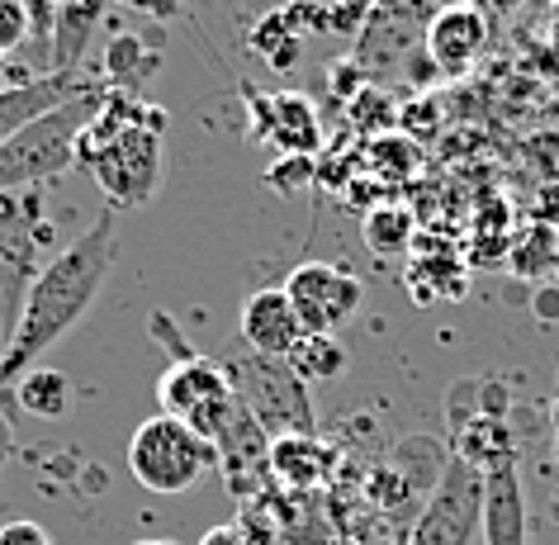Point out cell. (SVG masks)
Wrapping results in <instances>:
<instances>
[{"label":"cell","mask_w":559,"mask_h":545,"mask_svg":"<svg viewBox=\"0 0 559 545\" xmlns=\"http://www.w3.org/2000/svg\"><path fill=\"white\" fill-rule=\"evenodd\" d=\"M115 209H105L81 237H72L48 265H38V275L29 281L24 295L20 323L5 342L0 356V394L20 380L24 370H34L67 332H72L86 309L100 299V289L109 281V265H115Z\"/></svg>","instance_id":"1"},{"label":"cell","mask_w":559,"mask_h":545,"mask_svg":"<svg viewBox=\"0 0 559 545\" xmlns=\"http://www.w3.org/2000/svg\"><path fill=\"white\" fill-rule=\"evenodd\" d=\"M166 115L133 91H105L81 133L76 166L105 190L109 209H143L162 186Z\"/></svg>","instance_id":"2"},{"label":"cell","mask_w":559,"mask_h":545,"mask_svg":"<svg viewBox=\"0 0 559 545\" xmlns=\"http://www.w3.org/2000/svg\"><path fill=\"white\" fill-rule=\"evenodd\" d=\"M152 332L171 346V366H166L162 384H157L162 413L176 417V423H186L190 431H200V437L214 446V437L237 413V394H233L228 370H223V360H214V356L190 352L186 337L171 332V318L166 313H152Z\"/></svg>","instance_id":"3"},{"label":"cell","mask_w":559,"mask_h":545,"mask_svg":"<svg viewBox=\"0 0 559 545\" xmlns=\"http://www.w3.org/2000/svg\"><path fill=\"white\" fill-rule=\"evenodd\" d=\"M100 95H76L48 115H38L29 129H20L10 143H0V194H15V190H34L38 180L67 176L76 166V147L86 123L100 109Z\"/></svg>","instance_id":"4"},{"label":"cell","mask_w":559,"mask_h":545,"mask_svg":"<svg viewBox=\"0 0 559 545\" xmlns=\"http://www.w3.org/2000/svg\"><path fill=\"white\" fill-rule=\"evenodd\" d=\"M129 474L147 494H186L204 474H218V455L200 431L157 413L129 437Z\"/></svg>","instance_id":"5"},{"label":"cell","mask_w":559,"mask_h":545,"mask_svg":"<svg viewBox=\"0 0 559 545\" xmlns=\"http://www.w3.org/2000/svg\"><path fill=\"white\" fill-rule=\"evenodd\" d=\"M233 380L237 403L257 417L265 437H299L313 431V408H309V384L289 370V360L271 356H242V360H223Z\"/></svg>","instance_id":"6"},{"label":"cell","mask_w":559,"mask_h":545,"mask_svg":"<svg viewBox=\"0 0 559 545\" xmlns=\"http://www.w3.org/2000/svg\"><path fill=\"white\" fill-rule=\"evenodd\" d=\"M479 522H484V474L465 465L460 455H445L403 545H469L479 536Z\"/></svg>","instance_id":"7"},{"label":"cell","mask_w":559,"mask_h":545,"mask_svg":"<svg viewBox=\"0 0 559 545\" xmlns=\"http://www.w3.org/2000/svg\"><path fill=\"white\" fill-rule=\"evenodd\" d=\"M280 289L289 295V309H295V318L304 323L309 337H332V332L346 328L366 309V285H360L346 265H332V261L295 265Z\"/></svg>","instance_id":"8"},{"label":"cell","mask_w":559,"mask_h":545,"mask_svg":"<svg viewBox=\"0 0 559 545\" xmlns=\"http://www.w3.org/2000/svg\"><path fill=\"white\" fill-rule=\"evenodd\" d=\"M423 48L441 76H465L488 48V15L479 5H465V0L441 5L423 29Z\"/></svg>","instance_id":"9"},{"label":"cell","mask_w":559,"mask_h":545,"mask_svg":"<svg viewBox=\"0 0 559 545\" xmlns=\"http://www.w3.org/2000/svg\"><path fill=\"white\" fill-rule=\"evenodd\" d=\"M237 332H242L251 356H271V360H289L295 346L309 337L304 323L295 318V309H289V295L280 285L257 289V295L242 299V323H237Z\"/></svg>","instance_id":"10"},{"label":"cell","mask_w":559,"mask_h":545,"mask_svg":"<svg viewBox=\"0 0 559 545\" xmlns=\"http://www.w3.org/2000/svg\"><path fill=\"white\" fill-rule=\"evenodd\" d=\"M100 86L86 81L81 72H38L34 81H24L20 91H5L0 95V143H10L20 129H29L38 115H48V109H58L67 100H76V95H95Z\"/></svg>","instance_id":"11"},{"label":"cell","mask_w":559,"mask_h":545,"mask_svg":"<svg viewBox=\"0 0 559 545\" xmlns=\"http://www.w3.org/2000/svg\"><path fill=\"white\" fill-rule=\"evenodd\" d=\"M251 115H257L261 138H271L275 147L295 152V157H309V152L323 147V123H318V109L304 100L299 91L251 95Z\"/></svg>","instance_id":"12"},{"label":"cell","mask_w":559,"mask_h":545,"mask_svg":"<svg viewBox=\"0 0 559 545\" xmlns=\"http://www.w3.org/2000/svg\"><path fill=\"white\" fill-rule=\"evenodd\" d=\"M484 545H526V498L516 465L484 474Z\"/></svg>","instance_id":"13"},{"label":"cell","mask_w":559,"mask_h":545,"mask_svg":"<svg viewBox=\"0 0 559 545\" xmlns=\"http://www.w3.org/2000/svg\"><path fill=\"white\" fill-rule=\"evenodd\" d=\"M328 470H332V451L313 431L271 441V484L289 488V494H313V488L328 479Z\"/></svg>","instance_id":"14"},{"label":"cell","mask_w":559,"mask_h":545,"mask_svg":"<svg viewBox=\"0 0 559 545\" xmlns=\"http://www.w3.org/2000/svg\"><path fill=\"white\" fill-rule=\"evenodd\" d=\"M15 403L29 417H62L67 408H72V380H67L62 370H52V366H34V370H24L15 384Z\"/></svg>","instance_id":"15"},{"label":"cell","mask_w":559,"mask_h":545,"mask_svg":"<svg viewBox=\"0 0 559 545\" xmlns=\"http://www.w3.org/2000/svg\"><path fill=\"white\" fill-rule=\"evenodd\" d=\"M152 52L138 44L133 34H119V38H109V48H105V72L109 81H115V91H133L138 81H143L152 72Z\"/></svg>","instance_id":"16"},{"label":"cell","mask_w":559,"mask_h":545,"mask_svg":"<svg viewBox=\"0 0 559 545\" xmlns=\"http://www.w3.org/2000/svg\"><path fill=\"white\" fill-rule=\"evenodd\" d=\"M289 370H295L304 384L309 380H332V375L346 370V352L332 337H304L295 346V356H289Z\"/></svg>","instance_id":"17"},{"label":"cell","mask_w":559,"mask_h":545,"mask_svg":"<svg viewBox=\"0 0 559 545\" xmlns=\"http://www.w3.org/2000/svg\"><path fill=\"white\" fill-rule=\"evenodd\" d=\"M408 233H413V218L403 214V209H374V214L366 218V237H370V247L374 251H403V242H408Z\"/></svg>","instance_id":"18"},{"label":"cell","mask_w":559,"mask_h":545,"mask_svg":"<svg viewBox=\"0 0 559 545\" xmlns=\"http://www.w3.org/2000/svg\"><path fill=\"white\" fill-rule=\"evenodd\" d=\"M29 29H34L29 0H0V52H5V58L29 38Z\"/></svg>","instance_id":"19"},{"label":"cell","mask_w":559,"mask_h":545,"mask_svg":"<svg viewBox=\"0 0 559 545\" xmlns=\"http://www.w3.org/2000/svg\"><path fill=\"white\" fill-rule=\"evenodd\" d=\"M0 545H52V536L38 522H5L0 526Z\"/></svg>","instance_id":"20"},{"label":"cell","mask_w":559,"mask_h":545,"mask_svg":"<svg viewBox=\"0 0 559 545\" xmlns=\"http://www.w3.org/2000/svg\"><path fill=\"white\" fill-rule=\"evenodd\" d=\"M34 76H38V72H29V67H15V62L5 58V52H0V95H5V91H20L24 81H34Z\"/></svg>","instance_id":"21"},{"label":"cell","mask_w":559,"mask_h":545,"mask_svg":"<svg viewBox=\"0 0 559 545\" xmlns=\"http://www.w3.org/2000/svg\"><path fill=\"white\" fill-rule=\"evenodd\" d=\"M200 545H251V541H247L242 526L228 522V526H209L204 536H200Z\"/></svg>","instance_id":"22"},{"label":"cell","mask_w":559,"mask_h":545,"mask_svg":"<svg viewBox=\"0 0 559 545\" xmlns=\"http://www.w3.org/2000/svg\"><path fill=\"white\" fill-rule=\"evenodd\" d=\"M129 5L147 10V15H157V20H171L176 15V0H129Z\"/></svg>","instance_id":"23"},{"label":"cell","mask_w":559,"mask_h":545,"mask_svg":"<svg viewBox=\"0 0 559 545\" xmlns=\"http://www.w3.org/2000/svg\"><path fill=\"white\" fill-rule=\"evenodd\" d=\"M550 34H555V44H559V5H555V29Z\"/></svg>","instance_id":"24"},{"label":"cell","mask_w":559,"mask_h":545,"mask_svg":"<svg viewBox=\"0 0 559 545\" xmlns=\"http://www.w3.org/2000/svg\"><path fill=\"white\" fill-rule=\"evenodd\" d=\"M138 545H180V541H138Z\"/></svg>","instance_id":"25"},{"label":"cell","mask_w":559,"mask_h":545,"mask_svg":"<svg viewBox=\"0 0 559 545\" xmlns=\"http://www.w3.org/2000/svg\"><path fill=\"white\" fill-rule=\"evenodd\" d=\"M493 5H498V10H508V5H512V0H493Z\"/></svg>","instance_id":"26"}]
</instances>
